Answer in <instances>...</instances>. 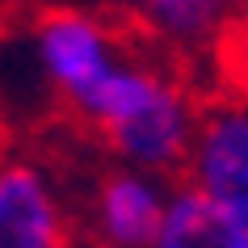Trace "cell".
I'll return each instance as SVG.
<instances>
[{
	"label": "cell",
	"mask_w": 248,
	"mask_h": 248,
	"mask_svg": "<svg viewBox=\"0 0 248 248\" xmlns=\"http://www.w3.org/2000/svg\"><path fill=\"white\" fill-rule=\"evenodd\" d=\"M169 194V177L114 160V169H105L89 194V210L80 223V248H152Z\"/></svg>",
	"instance_id": "5b68a950"
},
{
	"label": "cell",
	"mask_w": 248,
	"mask_h": 248,
	"mask_svg": "<svg viewBox=\"0 0 248 248\" xmlns=\"http://www.w3.org/2000/svg\"><path fill=\"white\" fill-rule=\"evenodd\" d=\"M235 0H135V26L169 59H202L232 42Z\"/></svg>",
	"instance_id": "8992f818"
},
{
	"label": "cell",
	"mask_w": 248,
	"mask_h": 248,
	"mask_svg": "<svg viewBox=\"0 0 248 248\" xmlns=\"http://www.w3.org/2000/svg\"><path fill=\"white\" fill-rule=\"evenodd\" d=\"M202 97L164 51H126L118 67L84 97V122L118 164L147 169L177 181L198 135Z\"/></svg>",
	"instance_id": "6da1fadb"
},
{
	"label": "cell",
	"mask_w": 248,
	"mask_h": 248,
	"mask_svg": "<svg viewBox=\"0 0 248 248\" xmlns=\"http://www.w3.org/2000/svg\"><path fill=\"white\" fill-rule=\"evenodd\" d=\"M30 42H34V59H38L51 93L72 114L118 67V59L135 46L131 34L118 21H109L101 13H84V9L38 13L30 26Z\"/></svg>",
	"instance_id": "7a4b0ae2"
},
{
	"label": "cell",
	"mask_w": 248,
	"mask_h": 248,
	"mask_svg": "<svg viewBox=\"0 0 248 248\" xmlns=\"http://www.w3.org/2000/svg\"><path fill=\"white\" fill-rule=\"evenodd\" d=\"M232 42L248 55V0H235V21H232Z\"/></svg>",
	"instance_id": "ba28073f"
},
{
	"label": "cell",
	"mask_w": 248,
	"mask_h": 248,
	"mask_svg": "<svg viewBox=\"0 0 248 248\" xmlns=\"http://www.w3.org/2000/svg\"><path fill=\"white\" fill-rule=\"evenodd\" d=\"M0 248H80V219L38 156L0 160Z\"/></svg>",
	"instance_id": "277c9868"
},
{
	"label": "cell",
	"mask_w": 248,
	"mask_h": 248,
	"mask_svg": "<svg viewBox=\"0 0 248 248\" xmlns=\"http://www.w3.org/2000/svg\"><path fill=\"white\" fill-rule=\"evenodd\" d=\"M181 181L202 189L248 232V89L202 101Z\"/></svg>",
	"instance_id": "3957f363"
},
{
	"label": "cell",
	"mask_w": 248,
	"mask_h": 248,
	"mask_svg": "<svg viewBox=\"0 0 248 248\" xmlns=\"http://www.w3.org/2000/svg\"><path fill=\"white\" fill-rule=\"evenodd\" d=\"M152 248H248V232L189 181H172Z\"/></svg>",
	"instance_id": "52a82bcc"
},
{
	"label": "cell",
	"mask_w": 248,
	"mask_h": 248,
	"mask_svg": "<svg viewBox=\"0 0 248 248\" xmlns=\"http://www.w3.org/2000/svg\"><path fill=\"white\" fill-rule=\"evenodd\" d=\"M0 160H4V143H0Z\"/></svg>",
	"instance_id": "9c48e42d"
}]
</instances>
